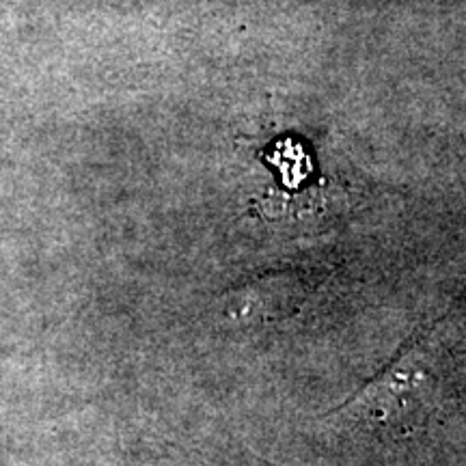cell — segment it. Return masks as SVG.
Instances as JSON below:
<instances>
[{"instance_id":"obj_2","label":"cell","mask_w":466,"mask_h":466,"mask_svg":"<svg viewBox=\"0 0 466 466\" xmlns=\"http://www.w3.org/2000/svg\"><path fill=\"white\" fill-rule=\"evenodd\" d=\"M275 165H279V168L283 171V177H288V173H296V179L305 177L309 173V160L305 156V151L300 147H296L294 143H283L279 145L277 149V156H272L270 158Z\"/></svg>"},{"instance_id":"obj_1","label":"cell","mask_w":466,"mask_h":466,"mask_svg":"<svg viewBox=\"0 0 466 466\" xmlns=\"http://www.w3.org/2000/svg\"><path fill=\"white\" fill-rule=\"evenodd\" d=\"M415 376L408 374L406 360L401 365L393 367L387 376L380 378L370 391H365L354 401L352 410L357 415H363L367 423L384 425L387 430H406V412L410 408H419L417 398H406L412 389H417Z\"/></svg>"}]
</instances>
